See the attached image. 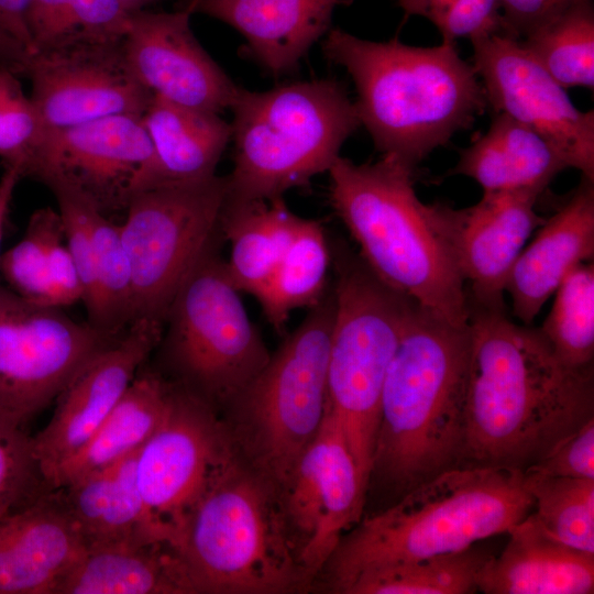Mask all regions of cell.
<instances>
[{"label":"cell","instance_id":"obj_1","mask_svg":"<svg viewBox=\"0 0 594 594\" xmlns=\"http://www.w3.org/2000/svg\"><path fill=\"white\" fill-rule=\"evenodd\" d=\"M471 339L460 468L524 472L594 418L593 367L561 363L538 328L468 301Z\"/></svg>","mask_w":594,"mask_h":594},{"label":"cell","instance_id":"obj_2","mask_svg":"<svg viewBox=\"0 0 594 594\" xmlns=\"http://www.w3.org/2000/svg\"><path fill=\"white\" fill-rule=\"evenodd\" d=\"M470 350L468 323L413 305L385 376L367 483L388 505L460 468Z\"/></svg>","mask_w":594,"mask_h":594},{"label":"cell","instance_id":"obj_3","mask_svg":"<svg viewBox=\"0 0 594 594\" xmlns=\"http://www.w3.org/2000/svg\"><path fill=\"white\" fill-rule=\"evenodd\" d=\"M323 53L352 78L361 125L383 155L415 167L487 107L477 73L457 43L413 46L331 30Z\"/></svg>","mask_w":594,"mask_h":594},{"label":"cell","instance_id":"obj_4","mask_svg":"<svg viewBox=\"0 0 594 594\" xmlns=\"http://www.w3.org/2000/svg\"><path fill=\"white\" fill-rule=\"evenodd\" d=\"M534 507L521 471L455 468L344 532L323 566L333 592L382 566L458 552L504 534Z\"/></svg>","mask_w":594,"mask_h":594},{"label":"cell","instance_id":"obj_5","mask_svg":"<svg viewBox=\"0 0 594 594\" xmlns=\"http://www.w3.org/2000/svg\"><path fill=\"white\" fill-rule=\"evenodd\" d=\"M415 167L383 155L356 164L339 156L331 168L330 200L360 257L387 287L420 308L464 326L468 290L437 226L435 204L416 194Z\"/></svg>","mask_w":594,"mask_h":594},{"label":"cell","instance_id":"obj_6","mask_svg":"<svg viewBox=\"0 0 594 594\" xmlns=\"http://www.w3.org/2000/svg\"><path fill=\"white\" fill-rule=\"evenodd\" d=\"M234 164L227 202L283 197L329 172L345 140L361 127L355 103L334 79L239 88L230 107Z\"/></svg>","mask_w":594,"mask_h":594},{"label":"cell","instance_id":"obj_7","mask_svg":"<svg viewBox=\"0 0 594 594\" xmlns=\"http://www.w3.org/2000/svg\"><path fill=\"white\" fill-rule=\"evenodd\" d=\"M176 551L196 593L278 594L311 583L288 542L276 487L238 454L195 504Z\"/></svg>","mask_w":594,"mask_h":594},{"label":"cell","instance_id":"obj_8","mask_svg":"<svg viewBox=\"0 0 594 594\" xmlns=\"http://www.w3.org/2000/svg\"><path fill=\"white\" fill-rule=\"evenodd\" d=\"M333 286L223 410L238 457L276 490L317 436L327 410Z\"/></svg>","mask_w":594,"mask_h":594},{"label":"cell","instance_id":"obj_9","mask_svg":"<svg viewBox=\"0 0 594 594\" xmlns=\"http://www.w3.org/2000/svg\"><path fill=\"white\" fill-rule=\"evenodd\" d=\"M336 310L327 408L342 429L365 495L385 376L415 304L383 284L343 242H330Z\"/></svg>","mask_w":594,"mask_h":594},{"label":"cell","instance_id":"obj_10","mask_svg":"<svg viewBox=\"0 0 594 594\" xmlns=\"http://www.w3.org/2000/svg\"><path fill=\"white\" fill-rule=\"evenodd\" d=\"M223 242L220 230L183 282L156 348L166 378L217 413L227 408L271 356L228 274L220 252Z\"/></svg>","mask_w":594,"mask_h":594},{"label":"cell","instance_id":"obj_11","mask_svg":"<svg viewBox=\"0 0 594 594\" xmlns=\"http://www.w3.org/2000/svg\"><path fill=\"white\" fill-rule=\"evenodd\" d=\"M227 176L138 191L120 223L133 277V321H164L177 290L220 233Z\"/></svg>","mask_w":594,"mask_h":594},{"label":"cell","instance_id":"obj_12","mask_svg":"<svg viewBox=\"0 0 594 594\" xmlns=\"http://www.w3.org/2000/svg\"><path fill=\"white\" fill-rule=\"evenodd\" d=\"M235 455L218 413L173 383L167 411L135 462L138 487L160 540L176 549L195 504Z\"/></svg>","mask_w":594,"mask_h":594},{"label":"cell","instance_id":"obj_13","mask_svg":"<svg viewBox=\"0 0 594 594\" xmlns=\"http://www.w3.org/2000/svg\"><path fill=\"white\" fill-rule=\"evenodd\" d=\"M116 339L0 286V417L24 427Z\"/></svg>","mask_w":594,"mask_h":594},{"label":"cell","instance_id":"obj_14","mask_svg":"<svg viewBox=\"0 0 594 594\" xmlns=\"http://www.w3.org/2000/svg\"><path fill=\"white\" fill-rule=\"evenodd\" d=\"M153 156L143 117L117 114L46 130L26 177L110 218L125 215Z\"/></svg>","mask_w":594,"mask_h":594},{"label":"cell","instance_id":"obj_15","mask_svg":"<svg viewBox=\"0 0 594 594\" xmlns=\"http://www.w3.org/2000/svg\"><path fill=\"white\" fill-rule=\"evenodd\" d=\"M124 38V37H123ZM122 40L73 33L30 55L24 75L46 130L145 113L151 94L133 75Z\"/></svg>","mask_w":594,"mask_h":594},{"label":"cell","instance_id":"obj_16","mask_svg":"<svg viewBox=\"0 0 594 594\" xmlns=\"http://www.w3.org/2000/svg\"><path fill=\"white\" fill-rule=\"evenodd\" d=\"M277 496L292 551L312 582L344 531L361 519L366 501L354 458L328 408Z\"/></svg>","mask_w":594,"mask_h":594},{"label":"cell","instance_id":"obj_17","mask_svg":"<svg viewBox=\"0 0 594 594\" xmlns=\"http://www.w3.org/2000/svg\"><path fill=\"white\" fill-rule=\"evenodd\" d=\"M473 66L487 105L547 140L572 167L594 180V111H581L529 54L501 29L471 40Z\"/></svg>","mask_w":594,"mask_h":594},{"label":"cell","instance_id":"obj_18","mask_svg":"<svg viewBox=\"0 0 594 594\" xmlns=\"http://www.w3.org/2000/svg\"><path fill=\"white\" fill-rule=\"evenodd\" d=\"M164 321L136 318L95 354L59 393L48 424L32 437L33 452L47 482L89 440L127 392L162 338Z\"/></svg>","mask_w":594,"mask_h":594},{"label":"cell","instance_id":"obj_19","mask_svg":"<svg viewBox=\"0 0 594 594\" xmlns=\"http://www.w3.org/2000/svg\"><path fill=\"white\" fill-rule=\"evenodd\" d=\"M538 189L485 191L473 206L435 204L436 221L454 263L470 285L468 301L505 308L508 275L534 230L544 222Z\"/></svg>","mask_w":594,"mask_h":594},{"label":"cell","instance_id":"obj_20","mask_svg":"<svg viewBox=\"0 0 594 594\" xmlns=\"http://www.w3.org/2000/svg\"><path fill=\"white\" fill-rule=\"evenodd\" d=\"M189 8L132 12L123 48L130 69L153 96L187 108L220 113L239 91L205 51L190 26Z\"/></svg>","mask_w":594,"mask_h":594},{"label":"cell","instance_id":"obj_21","mask_svg":"<svg viewBox=\"0 0 594 594\" xmlns=\"http://www.w3.org/2000/svg\"><path fill=\"white\" fill-rule=\"evenodd\" d=\"M594 256V180L582 176L571 197L541 224L508 275L513 314L529 326L565 276Z\"/></svg>","mask_w":594,"mask_h":594},{"label":"cell","instance_id":"obj_22","mask_svg":"<svg viewBox=\"0 0 594 594\" xmlns=\"http://www.w3.org/2000/svg\"><path fill=\"white\" fill-rule=\"evenodd\" d=\"M85 548L46 491L0 522V594H55Z\"/></svg>","mask_w":594,"mask_h":594},{"label":"cell","instance_id":"obj_23","mask_svg":"<svg viewBox=\"0 0 594 594\" xmlns=\"http://www.w3.org/2000/svg\"><path fill=\"white\" fill-rule=\"evenodd\" d=\"M340 0H191L187 8L239 31L253 58L273 75L297 67L327 31Z\"/></svg>","mask_w":594,"mask_h":594},{"label":"cell","instance_id":"obj_24","mask_svg":"<svg viewBox=\"0 0 594 594\" xmlns=\"http://www.w3.org/2000/svg\"><path fill=\"white\" fill-rule=\"evenodd\" d=\"M507 534L499 556L486 560L475 580L485 594H592L594 554L546 534L530 513Z\"/></svg>","mask_w":594,"mask_h":594},{"label":"cell","instance_id":"obj_25","mask_svg":"<svg viewBox=\"0 0 594 594\" xmlns=\"http://www.w3.org/2000/svg\"><path fill=\"white\" fill-rule=\"evenodd\" d=\"M55 594H196L174 547L135 540L86 547Z\"/></svg>","mask_w":594,"mask_h":594},{"label":"cell","instance_id":"obj_26","mask_svg":"<svg viewBox=\"0 0 594 594\" xmlns=\"http://www.w3.org/2000/svg\"><path fill=\"white\" fill-rule=\"evenodd\" d=\"M138 452L107 469L50 490L77 528L85 547L135 540L162 541L152 529L138 487Z\"/></svg>","mask_w":594,"mask_h":594},{"label":"cell","instance_id":"obj_27","mask_svg":"<svg viewBox=\"0 0 594 594\" xmlns=\"http://www.w3.org/2000/svg\"><path fill=\"white\" fill-rule=\"evenodd\" d=\"M143 122L154 156L138 191L216 175L232 134L231 124L219 113L187 108L158 96H153Z\"/></svg>","mask_w":594,"mask_h":594},{"label":"cell","instance_id":"obj_28","mask_svg":"<svg viewBox=\"0 0 594 594\" xmlns=\"http://www.w3.org/2000/svg\"><path fill=\"white\" fill-rule=\"evenodd\" d=\"M568 166L540 134L505 113H496L488 130L464 148L452 169L485 191L538 189Z\"/></svg>","mask_w":594,"mask_h":594},{"label":"cell","instance_id":"obj_29","mask_svg":"<svg viewBox=\"0 0 594 594\" xmlns=\"http://www.w3.org/2000/svg\"><path fill=\"white\" fill-rule=\"evenodd\" d=\"M172 389L173 383L161 373L139 371L89 440L54 472L47 488L107 469L139 451L162 422Z\"/></svg>","mask_w":594,"mask_h":594},{"label":"cell","instance_id":"obj_30","mask_svg":"<svg viewBox=\"0 0 594 594\" xmlns=\"http://www.w3.org/2000/svg\"><path fill=\"white\" fill-rule=\"evenodd\" d=\"M299 216L283 197L224 204L220 230L230 244L228 274L240 293L255 297L262 292L283 257Z\"/></svg>","mask_w":594,"mask_h":594},{"label":"cell","instance_id":"obj_31","mask_svg":"<svg viewBox=\"0 0 594 594\" xmlns=\"http://www.w3.org/2000/svg\"><path fill=\"white\" fill-rule=\"evenodd\" d=\"M331 244L321 222L299 217L272 277L255 297L268 323L283 333L293 310L319 304L331 284Z\"/></svg>","mask_w":594,"mask_h":594},{"label":"cell","instance_id":"obj_32","mask_svg":"<svg viewBox=\"0 0 594 594\" xmlns=\"http://www.w3.org/2000/svg\"><path fill=\"white\" fill-rule=\"evenodd\" d=\"M490 557L474 544L458 552L391 564L358 575L341 593H473L476 592V575Z\"/></svg>","mask_w":594,"mask_h":594},{"label":"cell","instance_id":"obj_33","mask_svg":"<svg viewBox=\"0 0 594 594\" xmlns=\"http://www.w3.org/2000/svg\"><path fill=\"white\" fill-rule=\"evenodd\" d=\"M522 46L564 89L594 88V7L576 3L520 38Z\"/></svg>","mask_w":594,"mask_h":594},{"label":"cell","instance_id":"obj_34","mask_svg":"<svg viewBox=\"0 0 594 594\" xmlns=\"http://www.w3.org/2000/svg\"><path fill=\"white\" fill-rule=\"evenodd\" d=\"M95 294L87 308L88 323L118 338L133 322V277L120 223L94 209Z\"/></svg>","mask_w":594,"mask_h":594},{"label":"cell","instance_id":"obj_35","mask_svg":"<svg viewBox=\"0 0 594 594\" xmlns=\"http://www.w3.org/2000/svg\"><path fill=\"white\" fill-rule=\"evenodd\" d=\"M534 498L530 516L557 541L594 554V479H572L522 472Z\"/></svg>","mask_w":594,"mask_h":594},{"label":"cell","instance_id":"obj_36","mask_svg":"<svg viewBox=\"0 0 594 594\" xmlns=\"http://www.w3.org/2000/svg\"><path fill=\"white\" fill-rule=\"evenodd\" d=\"M539 328L554 355L572 369L592 367L594 356V265L574 267L557 288Z\"/></svg>","mask_w":594,"mask_h":594},{"label":"cell","instance_id":"obj_37","mask_svg":"<svg viewBox=\"0 0 594 594\" xmlns=\"http://www.w3.org/2000/svg\"><path fill=\"white\" fill-rule=\"evenodd\" d=\"M61 216L51 207L30 217L23 238L0 255V273L9 288L21 297L42 305L56 306L47 268L46 244Z\"/></svg>","mask_w":594,"mask_h":594},{"label":"cell","instance_id":"obj_38","mask_svg":"<svg viewBox=\"0 0 594 594\" xmlns=\"http://www.w3.org/2000/svg\"><path fill=\"white\" fill-rule=\"evenodd\" d=\"M18 76L0 66V158L26 177L46 129Z\"/></svg>","mask_w":594,"mask_h":594},{"label":"cell","instance_id":"obj_39","mask_svg":"<svg viewBox=\"0 0 594 594\" xmlns=\"http://www.w3.org/2000/svg\"><path fill=\"white\" fill-rule=\"evenodd\" d=\"M46 491L32 437L23 426L0 417V522Z\"/></svg>","mask_w":594,"mask_h":594},{"label":"cell","instance_id":"obj_40","mask_svg":"<svg viewBox=\"0 0 594 594\" xmlns=\"http://www.w3.org/2000/svg\"><path fill=\"white\" fill-rule=\"evenodd\" d=\"M408 14L431 22L442 41L471 40L504 28L499 0H397Z\"/></svg>","mask_w":594,"mask_h":594},{"label":"cell","instance_id":"obj_41","mask_svg":"<svg viewBox=\"0 0 594 594\" xmlns=\"http://www.w3.org/2000/svg\"><path fill=\"white\" fill-rule=\"evenodd\" d=\"M61 216L64 240L76 265L86 309L95 294V252L91 231L94 209L64 193H53Z\"/></svg>","mask_w":594,"mask_h":594},{"label":"cell","instance_id":"obj_42","mask_svg":"<svg viewBox=\"0 0 594 594\" xmlns=\"http://www.w3.org/2000/svg\"><path fill=\"white\" fill-rule=\"evenodd\" d=\"M526 470L572 479H594V418Z\"/></svg>","mask_w":594,"mask_h":594},{"label":"cell","instance_id":"obj_43","mask_svg":"<svg viewBox=\"0 0 594 594\" xmlns=\"http://www.w3.org/2000/svg\"><path fill=\"white\" fill-rule=\"evenodd\" d=\"M131 14L121 0H72V34L122 40L128 32Z\"/></svg>","mask_w":594,"mask_h":594},{"label":"cell","instance_id":"obj_44","mask_svg":"<svg viewBox=\"0 0 594 594\" xmlns=\"http://www.w3.org/2000/svg\"><path fill=\"white\" fill-rule=\"evenodd\" d=\"M26 28L32 54L72 34V0H30Z\"/></svg>","mask_w":594,"mask_h":594},{"label":"cell","instance_id":"obj_45","mask_svg":"<svg viewBox=\"0 0 594 594\" xmlns=\"http://www.w3.org/2000/svg\"><path fill=\"white\" fill-rule=\"evenodd\" d=\"M46 257L56 306H69L81 300L82 286L74 260L64 240L62 220L48 237Z\"/></svg>","mask_w":594,"mask_h":594},{"label":"cell","instance_id":"obj_46","mask_svg":"<svg viewBox=\"0 0 594 594\" xmlns=\"http://www.w3.org/2000/svg\"><path fill=\"white\" fill-rule=\"evenodd\" d=\"M582 1L585 0H499L504 29L520 40Z\"/></svg>","mask_w":594,"mask_h":594},{"label":"cell","instance_id":"obj_47","mask_svg":"<svg viewBox=\"0 0 594 594\" xmlns=\"http://www.w3.org/2000/svg\"><path fill=\"white\" fill-rule=\"evenodd\" d=\"M29 1L0 0V25L31 55L32 43L26 28Z\"/></svg>","mask_w":594,"mask_h":594},{"label":"cell","instance_id":"obj_48","mask_svg":"<svg viewBox=\"0 0 594 594\" xmlns=\"http://www.w3.org/2000/svg\"><path fill=\"white\" fill-rule=\"evenodd\" d=\"M30 54L0 25V66L24 75Z\"/></svg>","mask_w":594,"mask_h":594},{"label":"cell","instance_id":"obj_49","mask_svg":"<svg viewBox=\"0 0 594 594\" xmlns=\"http://www.w3.org/2000/svg\"><path fill=\"white\" fill-rule=\"evenodd\" d=\"M16 169L6 168L0 177V242L15 187L21 179Z\"/></svg>","mask_w":594,"mask_h":594},{"label":"cell","instance_id":"obj_50","mask_svg":"<svg viewBox=\"0 0 594 594\" xmlns=\"http://www.w3.org/2000/svg\"><path fill=\"white\" fill-rule=\"evenodd\" d=\"M130 12L143 10L146 6L160 0H121Z\"/></svg>","mask_w":594,"mask_h":594}]
</instances>
